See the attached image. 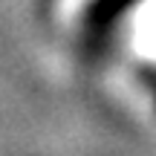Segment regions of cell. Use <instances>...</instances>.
Listing matches in <instances>:
<instances>
[{
  "instance_id": "6da1fadb",
  "label": "cell",
  "mask_w": 156,
  "mask_h": 156,
  "mask_svg": "<svg viewBox=\"0 0 156 156\" xmlns=\"http://www.w3.org/2000/svg\"><path fill=\"white\" fill-rule=\"evenodd\" d=\"M130 3H136V0H93V6H90V12H87V29L93 35L107 32L110 23L116 20Z\"/></svg>"
}]
</instances>
